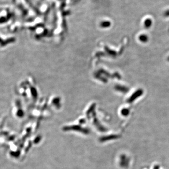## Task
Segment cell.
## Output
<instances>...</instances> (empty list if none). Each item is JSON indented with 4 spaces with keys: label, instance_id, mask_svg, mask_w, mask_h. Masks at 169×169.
<instances>
[{
    "label": "cell",
    "instance_id": "2",
    "mask_svg": "<svg viewBox=\"0 0 169 169\" xmlns=\"http://www.w3.org/2000/svg\"><path fill=\"white\" fill-rule=\"evenodd\" d=\"M168 60H169V58H168Z\"/></svg>",
    "mask_w": 169,
    "mask_h": 169
},
{
    "label": "cell",
    "instance_id": "1",
    "mask_svg": "<svg viewBox=\"0 0 169 169\" xmlns=\"http://www.w3.org/2000/svg\"><path fill=\"white\" fill-rule=\"evenodd\" d=\"M148 37L147 36H146V35H141L140 37L139 38V40L140 41H141V42H147V41L148 40Z\"/></svg>",
    "mask_w": 169,
    "mask_h": 169
}]
</instances>
